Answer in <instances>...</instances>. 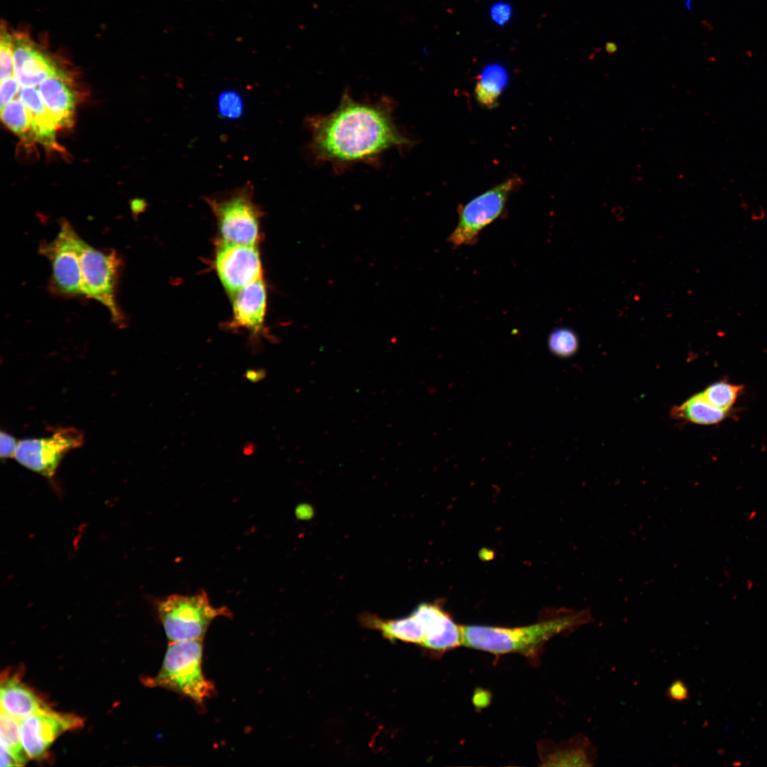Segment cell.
Returning <instances> with one entry per match:
<instances>
[{
  "label": "cell",
  "instance_id": "cell-1",
  "mask_svg": "<svg viewBox=\"0 0 767 767\" xmlns=\"http://www.w3.org/2000/svg\"><path fill=\"white\" fill-rule=\"evenodd\" d=\"M394 109L387 97L358 101L345 91L333 111L307 119L310 153L341 172L357 163L376 165L388 150L409 149L415 141L396 124Z\"/></svg>",
  "mask_w": 767,
  "mask_h": 767
},
{
  "label": "cell",
  "instance_id": "cell-2",
  "mask_svg": "<svg viewBox=\"0 0 767 767\" xmlns=\"http://www.w3.org/2000/svg\"><path fill=\"white\" fill-rule=\"evenodd\" d=\"M594 621L589 608L560 609L540 621L524 626H462V645L495 655L517 653L535 657L557 635H569Z\"/></svg>",
  "mask_w": 767,
  "mask_h": 767
},
{
  "label": "cell",
  "instance_id": "cell-3",
  "mask_svg": "<svg viewBox=\"0 0 767 767\" xmlns=\"http://www.w3.org/2000/svg\"><path fill=\"white\" fill-rule=\"evenodd\" d=\"M202 653L203 639L169 643L158 673L143 682L148 687L180 694L202 706L215 693L213 682L202 671Z\"/></svg>",
  "mask_w": 767,
  "mask_h": 767
},
{
  "label": "cell",
  "instance_id": "cell-4",
  "mask_svg": "<svg viewBox=\"0 0 767 767\" xmlns=\"http://www.w3.org/2000/svg\"><path fill=\"white\" fill-rule=\"evenodd\" d=\"M156 609L169 643L203 639L215 618L232 616L227 607L213 606L205 590L169 595L158 600Z\"/></svg>",
  "mask_w": 767,
  "mask_h": 767
},
{
  "label": "cell",
  "instance_id": "cell-5",
  "mask_svg": "<svg viewBox=\"0 0 767 767\" xmlns=\"http://www.w3.org/2000/svg\"><path fill=\"white\" fill-rule=\"evenodd\" d=\"M254 186L248 182L221 196L207 197L222 241L255 245L259 235V207L253 201Z\"/></svg>",
  "mask_w": 767,
  "mask_h": 767
},
{
  "label": "cell",
  "instance_id": "cell-6",
  "mask_svg": "<svg viewBox=\"0 0 767 767\" xmlns=\"http://www.w3.org/2000/svg\"><path fill=\"white\" fill-rule=\"evenodd\" d=\"M121 266V261L115 251L95 249L82 239L80 248L82 295L107 308L113 321L119 325L125 322L124 314L116 298Z\"/></svg>",
  "mask_w": 767,
  "mask_h": 767
},
{
  "label": "cell",
  "instance_id": "cell-7",
  "mask_svg": "<svg viewBox=\"0 0 767 767\" xmlns=\"http://www.w3.org/2000/svg\"><path fill=\"white\" fill-rule=\"evenodd\" d=\"M522 184L517 175L510 176L458 209L459 218L448 241L455 247L474 244L481 232L505 212L511 193Z\"/></svg>",
  "mask_w": 767,
  "mask_h": 767
},
{
  "label": "cell",
  "instance_id": "cell-8",
  "mask_svg": "<svg viewBox=\"0 0 767 767\" xmlns=\"http://www.w3.org/2000/svg\"><path fill=\"white\" fill-rule=\"evenodd\" d=\"M82 239L67 221L61 223L57 236L41 244L39 252L51 264L50 288L64 297L82 295L80 248Z\"/></svg>",
  "mask_w": 767,
  "mask_h": 767
},
{
  "label": "cell",
  "instance_id": "cell-9",
  "mask_svg": "<svg viewBox=\"0 0 767 767\" xmlns=\"http://www.w3.org/2000/svg\"><path fill=\"white\" fill-rule=\"evenodd\" d=\"M83 442L84 435L77 429L59 428L48 437L19 441L14 457L25 467L50 478L65 455L80 447Z\"/></svg>",
  "mask_w": 767,
  "mask_h": 767
},
{
  "label": "cell",
  "instance_id": "cell-10",
  "mask_svg": "<svg viewBox=\"0 0 767 767\" xmlns=\"http://www.w3.org/2000/svg\"><path fill=\"white\" fill-rule=\"evenodd\" d=\"M214 263L223 286L232 295L261 278V259L255 245L222 241L216 251Z\"/></svg>",
  "mask_w": 767,
  "mask_h": 767
},
{
  "label": "cell",
  "instance_id": "cell-11",
  "mask_svg": "<svg viewBox=\"0 0 767 767\" xmlns=\"http://www.w3.org/2000/svg\"><path fill=\"white\" fill-rule=\"evenodd\" d=\"M18 722L22 745L30 759L40 758L60 734L83 724L78 716L56 712L49 708Z\"/></svg>",
  "mask_w": 767,
  "mask_h": 767
},
{
  "label": "cell",
  "instance_id": "cell-12",
  "mask_svg": "<svg viewBox=\"0 0 767 767\" xmlns=\"http://www.w3.org/2000/svg\"><path fill=\"white\" fill-rule=\"evenodd\" d=\"M14 75L21 86L34 87L54 77H67L23 34L13 35Z\"/></svg>",
  "mask_w": 767,
  "mask_h": 767
},
{
  "label": "cell",
  "instance_id": "cell-13",
  "mask_svg": "<svg viewBox=\"0 0 767 767\" xmlns=\"http://www.w3.org/2000/svg\"><path fill=\"white\" fill-rule=\"evenodd\" d=\"M413 612L420 619L425 631L422 647L445 652L462 645V626L457 624L437 603H421Z\"/></svg>",
  "mask_w": 767,
  "mask_h": 767
},
{
  "label": "cell",
  "instance_id": "cell-14",
  "mask_svg": "<svg viewBox=\"0 0 767 767\" xmlns=\"http://www.w3.org/2000/svg\"><path fill=\"white\" fill-rule=\"evenodd\" d=\"M540 751L541 760L547 766H593L597 757L596 747L582 733L558 744L545 741Z\"/></svg>",
  "mask_w": 767,
  "mask_h": 767
},
{
  "label": "cell",
  "instance_id": "cell-15",
  "mask_svg": "<svg viewBox=\"0 0 767 767\" xmlns=\"http://www.w3.org/2000/svg\"><path fill=\"white\" fill-rule=\"evenodd\" d=\"M232 325L254 333L263 327L266 309V290L261 278L244 287L233 295Z\"/></svg>",
  "mask_w": 767,
  "mask_h": 767
},
{
  "label": "cell",
  "instance_id": "cell-16",
  "mask_svg": "<svg viewBox=\"0 0 767 767\" xmlns=\"http://www.w3.org/2000/svg\"><path fill=\"white\" fill-rule=\"evenodd\" d=\"M41 99L58 128L73 124L76 97L67 77H50L38 85Z\"/></svg>",
  "mask_w": 767,
  "mask_h": 767
},
{
  "label": "cell",
  "instance_id": "cell-17",
  "mask_svg": "<svg viewBox=\"0 0 767 767\" xmlns=\"http://www.w3.org/2000/svg\"><path fill=\"white\" fill-rule=\"evenodd\" d=\"M0 700L1 712L18 722L48 708L17 676L1 680Z\"/></svg>",
  "mask_w": 767,
  "mask_h": 767
},
{
  "label": "cell",
  "instance_id": "cell-18",
  "mask_svg": "<svg viewBox=\"0 0 767 767\" xmlns=\"http://www.w3.org/2000/svg\"><path fill=\"white\" fill-rule=\"evenodd\" d=\"M363 624L380 631L387 639L418 644L422 646L425 639L423 624L413 611L409 616L396 619H383L375 615H364Z\"/></svg>",
  "mask_w": 767,
  "mask_h": 767
},
{
  "label": "cell",
  "instance_id": "cell-19",
  "mask_svg": "<svg viewBox=\"0 0 767 767\" xmlns=\"http://www.w3.org/2000/svg\"><path fill=\"white\" fill-rule=\"evenodd\" d=\"M18 98L26 104L31 116V128L34 140L48 146H54L56 123L46 109L39 92L33 87L21 86Z\"/></svg>",
  "mask_w": 767,
  "mask_h": 767
},
{
  "label": "cell",
  "instance_id": "cell-20",
  "mask_svg": "<svg viewBox=\"0 0 767 767\" xmlns=\"http://www.w3.org/2000/svg\"><path fill=\"white\" fill-rule=\"evenodd\" d=\"M508 81V73L504 67L498 64L486 66L478 76L474 86L477 102L484 108H495Z\"/></svg>",
  "mask_w": 767,
  "mask_h": 767
},
{
  "label": "cell",
  "instance_id": "cell-21",
  "mask_svg": "<svg viewBox=\"0 0 767 767\" xmlns=\"http://www.w3.org/2000/svg\"><path fill=\"white\" fill-rule=\"evenodd\" d=\"M670 413L675 419L709 425L719 423L724 420L729 411L712 406L704 398L701 393H699L681 405L673 408Z\"/></svg>",
  "mask_w": 767,
  "mask_h": 767
},
{
  "label": "cell",
  "instance_id": "cell-22",
  "mask_svg": "<svg viewBox=\"0 0 767 767\" xmlns=\"http://www.w3.org/2000/svg\"><path fill=\"white\" fill-rule=\"evenodd\" d=\"M1 117L6 126L18 136L24 140H34L31 114L19 98L12 99L1 108Z\"/></svg>",
  "mask_w": 767,
  "mask_h": 767
},
{
  "label": "cell",
  "instance_id": "cell-23",
  "mask_svg": "<svg viewBox=\"0 0 767 767\" xmlns=\"http://www.w3.org/2000/svg\"><path fill=\"white\" fill-rule=\"evenodd\" d=\"M0 741L1 746L6 749L13 756L18 766L24 765L30 759L22 745L18 721L1 712Z\"/></svg>",
  "mask_w": 767,
  "mask_h": 767
},
{
  "label": "cell",
  "instance_id": "cell-24",
  "mask_svg": "<svg viewBox=\"0 0 767 767\" xmlns=\"http://www.w3.org/2000/svg\"><path fill=\"white\" fill-rule=\"evenodd\" d=\"M742 387L726 381L711 384L701 392L704 398L712 406L729 411L735 403Z\"/></svg>",
  "mask_w": 767,
  "mask_h": 767
},
{
  "label": "cell",
  "instance_id": "cell-25",
  "mask_svg": "<svg viewBox=\"0 0 767 767\" xmlns=\"http://www.w3.org/2000/svg\"><path fill=\"white\" fill-rule=\"evenodd\" d=\"M550 351L560 357L572 356L579 347V342L575 332L567 327H558L553 330L548 339Z\"/></svg>",
  "mask_w": 767,
  "mask_h": 767
},
{
  "label": "cell",
  "instance_id": "cell-26",
  "mask_svg": "<svg viewBox=\"0 0 767 767\" xmlns=\"http://www.w3.org/2000/svg\"><path fill=\"white\" fill-rule=\"evenodd\" d=\"M217 109L222 119H238L244 112V99L236 90H224L218 96Z\"/></svg>",
  "mask_w": 767,
  "mask_h": 767
},
{
  "label": "cell",
  "instance_id": "cell-27",
  "mask_svg": "<svg viewBox=\"0 0 767 767\" xmlns=\"http://www.w3.org/2000/svg\"><path fill=\"white\" fill-rule=\"evenodd\" d=\"M0 74L1 80L14 75L13 36L4 27L3 23L0 37Z\"/></svg>",
  "mask_w": 767,
  "mask_h": 767
},
{
  "label": "cell",
  "instance_id": "cell-28",
  "mask_svg": "<svg viewBox=\"0 0 767 767\" xmlns=\"http://www.w3.org/2000/svg\"><path fill=\"white\" fill-rule=\"evenodd\" d=\"M19 85L20 83L13 75L1 80V108L12 100L20 89Z\"/></svg>",
  "mask_w": 767,
  "mask_h": 767
},
{
  "label": "cell",
  "instance_id": "cell-29",
  "mask_svg": "<svg viewBox=\"0 0 767 767\" xmlns=\"http://www.w3.org/2000/svg\"><path fill=\"white\" fill-rule=\"evenodd\" d=\"M666 695L673 701L682 702L689 699V691L686 685L680 680H675L668 687Z\"/></svg>",
  "mask_w": 767,
  "mask_h": 767
},
{
  "label": "cell",
  "instance_id": "cell-30",
  "mask_svg": "<svg viewBox=\"0 0 767 767\" xmlns=\"http://www.w3.org/2000/svg\"><path fill=\"white\" fill-rule=\"evenodd\" d=\"M0 455L1 458L14 457L18 442L4 431H1L0 435Z\"/></svg>",
  "mask_w": 767,
  "mask_h": 767
},
{
  "label": "cell",
  "instance_id": "cell-31",
  "mask_svg": "<svg viewBox=\"0 0 767 767\" xmlns=\"http://www.w3.org/2000/svg\"><path fill=\"white\" fill-rule=\"evenodd\" d=\"M511 13V7L509 5L504 3L496 4L491 9V16L493 20L500 25H502L508 21Z\"/></svg>",
  "mask_w": 767,
  "mask_h": 767
},
{
  "label": "cell",
  "instance_id": "cell-32",
  "mask_svg": "<svg viewBox=\"0 0 767 767\" xmlns=\"http://www.w3.org/2000/svg\"><path fill=\"white\" fill-rule=\"evenodd\" d=\"M1 767L19 766L13 756L4 747L1 746Z\"/></svg>",
  "mask_w": 767,
  "mask_h": 767
},
{
  "label": "cell",
  "instance_id": "cell-33",
  "mask_svg": "<svg viewBox=\"0 0 767 767\" xmlns=\"http://www.w3.org/2000/svg\"><path fill=\"white\" fill-rule=\"evenodd\" d=\"M618 45L613 42H606L605 44V50L609 54H614L618 50Z\"/></svg>",
  "mask_w": 767,
  "mask_h": 767
},
{
  "label": "cell",
  "instance_id": "cell-34",
  "mask_svg": "<svg viewBox=\"0 0 767 767\" xmlns=\"http://www.w3.org/2000/svg\"><path fill=\"white\" fill-rule=\"evenodd\" d=\"M261 375H262L261 371H249L246 374V376L250 381H257L260 379L261 378Z\"/></svg>",
  "mask_w": 767,
  "mask_h": 767
}]
</instances>
